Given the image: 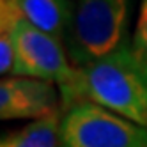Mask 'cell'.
Listing matches in <instances>:
<instances>
[{"mask_svg":"<svg viewBox=\"0 0 147 147\" xmlns=\"http://www.w3.org/2000/svg\"><path fill=\"white\" fill-rule=\"evenodd\" d=\"M64 108L90 101L147 128V62L128 45L119 51L78 67L71 87L60 90Z\"/></svg>","mask_w":147,"mask_h":147,"instance_id":"cell-1","label":"cell"},{"mask_svg":"<svg viewBox=\"0 0 147 147\" xmlns=\"http://www.w3.org/2000/svg\"><path fill=\"white\" fill-rule=\"evenodd\" d=\"M131 0H78L64 36L67 57L83 67L128 46Z\"/></svg>","mask_w":147,"mask_h":147,"instance_id":"cell-2","label":"cell"},{"mask_svg":"<svg viewBox=\"0 0 147 147\" xmlns=\"http://www.w3.org/2000/svg\"><path fill=\"white\" fill-rule=\"evenodd\" d=\"M60 147H147V128L90 101L62 110Z\"/></svg>","mask_w":147,"mask_h":147,"instance_id":"cell-3","label":"cell"},{"mask_svg":"<svg viewBox=\"0 0 147 147\" xmlns=\"http://www.w3.org/2000/svg\"><path fill=\"white\" fill-rule=\"evenodd\" d=\"M9 34L14 45V76L57 83L60 90L75 83L78 67L71 64L60 45L62 41L41 32L25 22H16Z\"/></svg>","mask_w":147,"mask_h":147,"instance_id":"cell-4","label":"cell"},{"mask_svg":"<svg viewBox=\"0 0 147 147\" xmlns=\"http://www.w3.org/2000/svg\"><path fill=\"white\" fill-rule=\"evenodd\" d=\"M60 112L59 92L53 83L36 78H4L0 83V117L45 119Z\"/></svg>","mask_w":147,"mask_h":147,"instance_id":"cell-5","label":"cell"},{"mask_svg":"<svg viewBox=\"0 0 147 147\" xmlns=\"http://www.w3.org/2000/svg\"><path fill=\"white\" fill-rule=\"evenodd\" d=\"M69 0H2L0 30L9 32L16 22H25L59 41H64L73 16Z\"/></svg>","mask_w":147,"mask_h":147,"instance_id":"cell-6","label":"cell"},{"mask_svg":"<svg viewBox=\"0 0 147 147\" xmlns=\"http://www.w3.org/2000/svg\"><path fill=\"white\" fill-rule=\"evenodd\" d=\"M62 110L2 136L0 147H60Z\"/></svg>","mask_w":147,"mask_h":147,"instance_id":"cell-7","label":"cell"},{"mask_svg":"<svg viewBox=\"0 0 147 147\" xmlns=\"http://www.w3.org/2000/svg\"><path fill=\"white\" fill-rule=\"evenodd\" d=\"M131 48L142 60L147 62V0H142L140 4L138 22H136V27H135Z\"/></svg>","mask_w":147,"mask_h":147,"instance_id":"cell-8","label":"cell"},{"mask_svg":"<svg viewBox=\"0 0 147 147\" xmlns=\"http://www.w3.org/2000/svg\"><path fill=\"white\" fill-rule=\"evenodd\" d=\"M14 67V45L9 32H0V73L13 75Z\"/></svg>","mask_w":147,"mask_h":147,"instance_id":"cell-9","label":"cell"}]
</instances>
